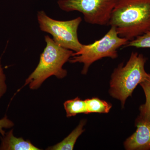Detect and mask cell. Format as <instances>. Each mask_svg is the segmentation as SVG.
Instances as JSON below:
<instances>
[{"instance_id":"6da1fadb","label":"cell","mask_w":150,"mask_h":150,"mask_svg":"<svg viewBox=\"0 0 150 150\" xmlns=\"http://www.w3.org/2000/svg\"><path fill=\"white\" fill-rule=\"evenodd\" d=\"M109 25L129 41L150 31V0H118Z\"/></svg>"},{"instance_id":"7a4b0ae2","label":"cell","mask_w":150,"mask_h":150,"mask_svg":"<svg viewBox=\"0 0 150 150\" xmlns=\"http://www.w3.org/2000/svg\"><path fill=\"white\" fill-rule=\"evenodd\" d=\"M45 40L46 46L40 54L39 63L23 87L28 85L30 89H37L51 76L62 79L67 76V71L63 66L69 61L74 51L59 46L48 35L45 36Z\"/></svg>"},{"instance_id":"3957f363","label":"cell","mask_w":150,"mask_h":150,"mask_svg":"<svg viewBox=\"0 0 150 150\" xmlns=\"http://www.w3.org/2000/svg\"><path fill=\"white\" fill-rule=\"evenodd\" d=\"M146 61L144 55L133 52L126 64H120L113 71L109 93L112 97L121 101L122 107L137 86L147 76L145 69Z\"/></svg>"},{"instance_id":"277c9868","label":"cell","mask_w":150,"mask_h":150,"mask_svg":"<svg viewBox=\"0 0 150 150\" xmlns=\"http://www.w3.org/2000/svg\"><path fill=\"white\" fill-rule=\"evenodd\" d=\"M110 29L100 39L93 43L84 45L77 52H74L69 62L71 63L83 64L81 74L86 75L89 68L93 63L104 58L115 59L118 58V50L129 42L118 35L115 28L110 26Z\"/></svg>"},{"instance_id":"5b68a950","label":"cell","mask_w":150,"mask_h":150,"mask_svg":"<svg viewBox=\"0 0 150 150\" xmlns=\"http://www.w3.org/2000/svg\"><path fill=\"white\" fill-rule=\"evenodd\" d=\"M37 18L40 30L51 34L57 44L74 52L80 50L83 44L78 38V30L82 20L81 17L61 21L51 18L41 11L38 13Z\"/></svg>"},{"instance_id":"8992f818","label":"cell","mask_w":150,"mask_h":150,"mask_svg":"<svg viewBox=\"0 0 150 150\" xmlns=\"http://www.w3.org/2000/svg\"><path fill=\"white\" fill-rule=\"evenodd\" d=\"M118 0H59V8L66 12L77 11L83 14L86 22L109 25L112 11Z\"/></svg>"},{"instance_id":"52a82bcc","label":"cell","mask_w":150,"mask_h":150,"mask_svg":"<svg viewBox=\"0 0 150 150\" xmlns=\"http://www.w3.org/2000/svg\"><path fill=\"white\" fill-rule=\"evenodd\" d=\"M136 131L124 143L127 150H150V123L137 118Z\"/></svg>"},{"instance_id":"ba28073f","label":"cell","mask_w":150,"mask_h":150,"mask_svg":"<svg viewBox=\"0 0 150 150\" xmlns=\"http://www.w3.org/2000/svg\"><path fill=\"white\" fill-rule=\"evenodd\" d=\"M13 129H11L1 138V150H40L29 141L23 138H17L13 135Z\"/></svg>"},{"instance_id":"9c48e42d","label":"cell","mask_w":150,"mask_h":150,"mask_svg":"<svg viewBox=\"0 0 150 150\" xmlns=\"http://www.w3.org/2000/svg\"><path fill=\"white\" fill-rule=\"evenodd\" d=\"M86 120L83 119L79 125L62 142L54 146L49 147L47 150H72L74 149L75 143L79 137L84 131V126L86 125Z\"/></svg>"},{"instance_id":"30bf717a","label":"cell","mask_w":150,"mask_h":150,"mask_svg":"<svg viewBox=\"0 0 150 150\" xmlns=\"http://www.w3.org/2000/svg\"><path fill=\"white\" fill-rule=\"evenodd\" d=\"M146 97V102L139 107V115L137 118L150 123V74L140 84Z\"/></svg>"},{"instance_id":"8fae6325","label":"cell","mask_w":150,"mask_h":150,"mask_svg":"<svg viewBox=\"0 0 150 150\" xmlns=\"http://www.w3.org/2000/svg\"><path fill=\"white\" fill-rule=\"evenodd\" d=\"M64 105L67 117L75 116L80 113L88 114L85 100H83L80 98L67 100Z\"/></svg>"},{"instance_id":"7c38bea8","label":"cell","mask_w":150,"mask_h":150,"mask_svg":"<svg viewBox=\"0 0 150 150\" xmlns=\"http://www.w3.org/2000/svg\"><path fill=\"white\" fill-rule=\"evenodd\" d=\"M7 89V86L6 83V76L4 73V70L0 60V98L6 93ZM14 124L13 121H11L5 115L4 118L0 119V134L4 136L6 134L4 129H11L12 128Z\"/></svg>"},{"instance_id":"4fadbf2b","label":"cell","mask_w":150,"mask_h":150,"mask_svg":"<svg viewBox=\"0 0 150 150\" xmlns=\"http://www.w3.org/2000/svg\"><path fill=\"white\" fill-rule=\"evenodd\" d=\"M88 113H107L112 108V104L98 98L85 100Z\"/></svg>"},{"instance_id":"5bb4252c","label":"cell","mask_w":150,"mask_h":150,"mask_svg":"<svg viewBox=\"0 0 150 150\" xmlns=\"http://www.w3.org/2000/svg\"><path fill=\"white\" fill-rule=\"evenodd\" d=\"M133 47L136 48H150V31L138 36L129 41L123 47Z\"/></svg>"}]
</instances>
